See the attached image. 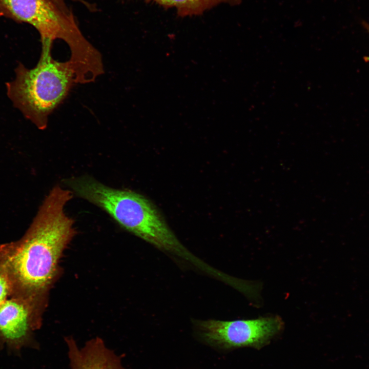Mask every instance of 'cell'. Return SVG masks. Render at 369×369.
<instances>
[{
	"label": "cell",
	"instance_id": "6da1fadb",
	"mask_svg": "<svg viewBox=\"0 0 369 369\" xmlns=\"http://www.w3.org/2000/svg\"><path fill=\"white\" fill-rule=\"evenodd\" d=\"M73 197L69 189L54 186L24 236L0 245V265L13 295L45 296L53 283L61 254L75 234L74 221L65 210Z\"/></svg>",
	"mask_w": 369,
	"mask_h": 369
},
{
	"label": "cell",
	"instance_id": "7a4b0ae2",
	"mask_svg": "<svg viewBox=\"0 0 369 369\" xmlns=\"http://www.w3.org/2000/svg\"><path fill=\"white\" fill-rule=\"evenodd\" d=\"M64 183L73 194L105 211L124 229L203 272L208 269L180 242L156 206L141 194L109 187L88 176L69 178Z\"/></svg>",
	"mask_w": 369,
	"mask_h": 369
},
{
	"label": "cell",
	"instance_id": "3957f363",
	"mask_svg": "<svg viewBox=\"0 0 369 369\" xmlns=\"http://www.w3.org/2000/svg\"><path fill=\"white\" fill-rule=\"evenodd\" d=\"M52 47L42 44L37 65L28 69L20 63L14 79L6 84L7 95L14 107L40 130L47 128L49 116L77 83L72 63L55 60Z\"/></svg>",
	"mask_w": 369,
	"mask_h": 369
},
{
	"label": "cell",
	"instance_id": "277c9868",
	"mask_svg": "<svg viewBox=\"0 0 369 369\" xmlns=\"http://www.w3.org/2000/svg\"><path fill=\"white\" fill-rule=\"evenodd\" d=\"M44 297L13 295L0 304V350L19 356L23 348L39 349L34 332L41 325Z\"/></svg>",
	"mask_w": 369,
	"mask_h": 369
},
{
	"label": "cell",
	"instance_id": "5b68a950",
	"mask_svg": "<svg viewBox=\"0 0 369 369\" xmlns=\"http://www.w3.org/2000/svg\"><path fill=\"white\" fill-rule=\"evenodd\" d=\"M194 324L206 342L222 348H232L262 346L282 330L283 323L278 316H270L233 321L195 320Z\"/></svg>",
	"mask_w": 369,
	"mask_h": 369
},
{
	"label": "cell",
	"instance_id": "8992f818",
	"mask_svg": "<svg viewBox=\"0 0 369 369\" xmlns=\"http://www.w3.org/2000/svg\"><path fill=\"white\" fill-rule=\"evenodd\" d=\"M65 340L70 369H127L121 357L99 337L87 341L81 347L72 337H66Z\"/></svg>",
	"mask_w": 369,
	"mask_h": 369
},
{
	"label": "cell",
	"instance_id": "52a82bcc",
	"mask_svg": "<svg viewBox=\"0 0 369 369\" xmlns=\"http://www.w3.org/2000/svg\"><path fill=\"white\" fill-rule=\"evenodd\" d=\"M154 2L166 8H175L181 16L200 15L221 4L231 6L240 5L242 0H147Z\"/></svg>",
	"mask_w": 369,
	"mask_h": 369
},
{
	"label": "cell",
	"instance_id": "ba28073f",
	"mask_svg": "<svg viewBox=\"0 0 369 369\" xmlns=\"http://www.w3.org/2000/svg\"><path fill=\"white\" fill-rule=\"evenodd\" d=\"M12 281L5 269L0 265V304L13 295Z\"/></svg>",
	"mask_w": 369,
	"mask_h": 369
},
{
	"label": "cell",
	"instance_id": "9c48e42d",
	"mask_svg": "<svg viewBox=\"0 0 369 369\" xmlns=\"http://www.w3.org/2000/svg\"><path fill=\"white\" fill-rule=\"evenodd\" d=\"M362 25L364 29L369 33V24L367 22L363 21L362 23Z\"/></svg>",
	"mask_w": 369,
	"mask_h": 369
}]
</instances>
